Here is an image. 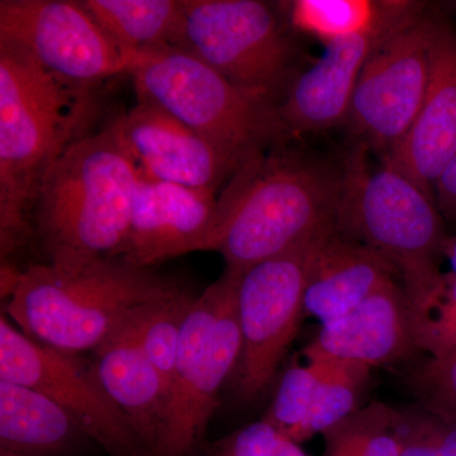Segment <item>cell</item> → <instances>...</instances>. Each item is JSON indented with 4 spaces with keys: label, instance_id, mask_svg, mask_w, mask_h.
<instances>
[{
    "label": "cell",
    "instance_id": "9c48e42d",
    "mask_svg": "<svg viewBox=\"0 0 456 456\" xmlns=\"http://www.w3.org/2000/svg\"><path fill=\"white\" fill-rule=\"evenodd\" d=\"M336 228L239 274L237 314L242 347L233 388L240 401H256L274 379L305 316V290L312 261L323 240Z\"/></svg>",
    "mask_w": 456,
    "mask_h": 456
},
{
    "label": "cell",
    "instance_id": "9a60e30c",
    "mask_svg": "<svg viewBox=\"0 0 456 456\" xmlns=\"http://www.w3.org/2000/svg\"><path fill=\"white\" fill-rule=\"evenodd\" d=\"M424 7L408 3L401 13L377 28L325 45V53L308 70L294 77L279 104L289 134L296 136L330 130L347 123L351 101L365 62L387 36Z\"/></svg>",
    "mask_w": 456,
    "mask_h": 456
},
{
    "label": "cell",
    "instance_id": "d4e9b609",
    "mask_svg": "<svg viewBox=\"0 0 456 456\" xmlns=\"http://www.w3.org/2000/svg\"><path fill=\"white\" fill-rule=\"evenodd\" d=\"M196 297L189 289L183 290L150 307L137 323L141 346L167 386L175 368L183 326Z\"/></svg>",
    "mask_w": 456,
    "mask_h": 456
},
{
    "label": "cell",
    "instance_id": "8992f818",
    "mask_svg": "<svg viewBox=\"0 0 456 456\" xmlns=\"http://www.w3.org/2000/svg\"><path fill=\"white\" fill-rule=\"evenodd\" d=\"M137 101L149 102L246 159L290 137L277 99L236 86L180 47L126 55Z\"/></svg>",
    "mask_w": 456,
    "mask_h": 456
},
{
    "label": "cell",
    "instance_id": "f546056e",
    "mask_svg": "<svg viewBox=\"0 0 456 456\" xmlns=\"http://www.w3.org/2000/svg\"><path fill=\"white\" fill-rule=\"evenodd\" d=\"M412 387L421 406L456 421V354L419 365L413 370Z\"/></svg>",
    "mask_w": 456,
    "mask_h": 456
},
{
    "label": "cell",
    "instance_id": "7a4b0ae2",
    "mask_svg": "<svg viewBox=\"0 0 456 456\" xmlns=\"http://www.w3.org/2000/svg\"><path fill=\"white\" fill-rule=\"evenodd\" d=\"M344 169L297 152L256 155L231 179L208 251L241 274L338 227Z\"/></svg>",
    "mask_w": 456,
    "mask_h": 456
},
{
    "label": "cell",
    "instance_id": "5b68a950",
    "mask_svg": "<svg viewBox=\"0 0 456 456\" xmlns=\"http://www.w3.org/2000/svg\"><path fill=\"white\" fill-rule=\"evenodd\" d=\"M342 169L338 230L382 254L397 270L411 312L421 310L444 277L440 261L449 236L436 203L387 165L369 170L362 146Z\"/></svg>",
    "mask_w": 456,
    "mask_h": 456
},
{
    "label": "cell",
    "instance_id": "e0dca14e",
    "mask_svg": "<svg viewBox=\"0 0 456 456\" xmlns=\"http://www.w3.org/2000/svg\"><path fill=\"white\" fill-rule=\"evenodd\" d=\"M416 346L412 312L403 287L386 281L344 316L323 323L305 360L336 359L383 367L408 358Z\"/></svg>",
    "mask_w": 456,
    "mask_h": 456
},
{
    "label": "cell",
    "instance_id": "6da1fadb",
    "mask_svg": "<svg viewBox=\"0 0 456 456\" xmlns=\"http://www.w3.org/2000/svg\"><path fill=\"white\" fill-rule=\"evenodd\" d=\"M86 90L49 73L28 51L0 38V248L2 263L32 240V217L51 165L79 139Z\"/></svg>",
    "mask_w": 456,
    "mask_h": 456
},
{
    "label": "cell",
    "instance_id": "4316f807",
    "mask_svg": "<svg viewBox=\"0 0 456 456\" xmlns=\"http://www.w3.org/2000/svg\"><path fill=\"white\" fill-rule=\"evenodd\" d=\"M399 456H456V421L424 406L393 410Z\"/></svg>",
    "mask_w": 456,
    "mask_h": 456
},
{
    "label": "cell",
    "instance_id": "f1b7e54d",
    "mask_svg": "<svg viewBox=\"0 0 456 456\" xmlns=\"http://www.w3.org/2000/svg\"><path fill=\"white\" fill-rule=\"evenodd\" d=\"M209 456H310L266 419L254 422L216 441Z\"/></svg>",
    "mask_w": 456,
    "mask_h": 456
},
{
    "label": "cell",
    "instance_id": "484cf974",
    "mask_svg": "<svg viewBox=\"0 0 456 456\" xmlns=\"http://www.w3.org/2000/svg\"><path fill=\"white\" fill-rule=\"evenodd\" d=\"M321 374V360H307L305 364L294 362L281 377L272 404L263 419L294 441L310 415Z\"/></svg>",
    "mask_w": 456,
    "mask_h": 456
},
{
    "label": "cell",
    "instance_id": "ac0fdd59",
    "mask_svg": "<svg viewBox=\"0 0 456 456\" xmlns=\"http://www.w3.org/2000/svg\"><path fill=\"white\" fill-rule=\"evenodd\" d=\"M141 316L90 354L108 395L151 456L163 431L169 386L141 346Z\"/></svg>",
    "mask_w": 456,
    "mask_h": 456
},
{
    "label": "cell",
    "instance_id": "7402d4cb",
    "mask_svg": "<svg viewBox=\"0 0 456 456\" xmlns=\"http://www.w3.org/2000/svg\"><path fill=\"white\" fill-rule=\"evenodd\" d=\"M410 2L297 0L290 3L289 25L327 45L377 28L397 16Z\"/></svg>",
    "mask_w": 456,
    "mask_h": 456
},
{
    "label": "cell",
    "instance_id": "52a82bcc",
    "mask_svg": "<svg viewBox=\"0 0 456 456\" xmlns=\"http://www.w3.org/2000/svg\"><path fill=\"white\" fill-rule=\"evenodd\" d=\"M239 274L224 270L191 303L170 380L167 416L151 456H189L200 445L241 355Z\"/></svg>",
    "mask_w": 456,
    "mask_h": 456
},
{
    "label": "cell",
    "instance_id": "44dd1931",
    "mask_svg": "<svg viewBox=\"0 0 456 456\" xmlns=\"http://www.w3.org/2000/svg\"><path fill=\"white\" fill-rule=\"evenodd\" d=\"M125 55L176 46L182 0H82Z\"/></svg>",
    "mask_w": 456,
    "mask_h": 456
},
{
    "label": "cell",
    "instance_id": "8fae6325",
    "mask_svg": "<svg viewBox=\"0 0 456 456\" xmlns=\"http://www.w3.org/2000/svg\"><path fill=\"white\" fill-rule=\"evenodd\" d=\"M0 380L28 387L60 404L112 456H147L130 422L110 399L92 358L33 340L0 318Z\"/></svg>",
    "mask_w": 456,
    "mask_h": 456
},
{
    "label": "cell",
    "instance_id": "ffe728a7",
    "mask_svg": "<svg viewBox=\"0 0 456 456\" xmlns=\"http://www.w3.org/2000/svg\"><path fill=\"white\" fill-rule=\"evenodd\" d=\"M86 441L77 419L53 399L0 380V456H66Z\"/></svg>",
    "mask_w": 456,
    "mask_h": 456
},
{
    "label": "cell",
    "instance_id": "4dcf8cb0",
    "mask_svg": "<svg viewBox=\"0 0 456 456\" xmlns=\"http://www.w3.org/2000/svg\"><path fill=\"white\" fill-rule=\"evenodd\" d=\"M434 197L440 213L456 220V155L440 174L435 184Z\"/></svg>",
    "mask_w": 456,
    "mask_h": 456
},
{
    "label": "cell",
    "instance_id": "4fadbf2b",
    "mask_svg": "<svg viewBox=\"0 0 456 456\" xmlns=\"http://www.w3.org/2000/svg\"><path fill=\"white\" fill-rule=\"evenodd\" d=\"M110 128L137 173L159 182L217 191L250 160L206 139L149 102L137 101Z\"/></svg>",
    "mask_w": 456,
    "mask_h": 456
},
{
    "label": "cell",
    "instance_id": "277c9868",
    "mask_svg": "<svg viewBox=\"0 0 456 456\" xmlns=\"http://www.w3.org/2000/svg\"><path fill=\"white\" fill-rule=\"evenodd\" d=\"M185 289L175 279L118 257L75 269L35 263L20 270L4 314L33 340L86 354Z\"/></svg>",
    "mask_w": 456,
    "mask_h": 456
},
{
    "label": "cell",
    "instance_id": "2e32d148",
    "mask_svg": "<svg viewBox=\"0 0 456 456\" xmlns=\"http://www.w3.org/2000/svg\"><path fill=\"white\" fill-rule=\"evenodd\" d=\"M456 155V28L441 17L424 103L403 140L383 164L397 170L435 200L440 174Z\"/></svg>",
    "mask_w": 456,
    "mask_h": 456
},
{
    "label": "cell",
    "instance_id": "d6986e66",
    "mask_svg": "<svg viewBox=\"0 0 456 456\" xmlns=\"http://www.w3.org/2000/svg\"><path fill=\"white\" fill-rule=\"evenodd\" d=\"M397 277V270L382 254L336 228L323 240L312 261L305 290V316L317 318L322 325L331 322Z\"/></svg>",
    "mask_w": 456,
    "mask_h": 456
},
{
    "label": "cell",
    "instance_id": "3957f363",
    "mask_svg": "<svg viewBox=\"0 0 456 456\" xmlns=\"http://www.w3.org/2000/svg\"><path fill=\"white\" fill-rule=\"evenodd\" d=\"M140 175L110 126L80 136L51 165L32 217L44 261L62 269L112 259L130 227Z\"/></svg>",
    "mask_w": 456,
    "mask_h": 456
},
{
    "label": "cell",
    "instance_id": "30bf717a",
    "mask_svg": "<svg viewBox=\"0 0 456 456\" xmlns=\"http://www.w3.org/2000/svg\"><path fill=\"white\" fill-rule=\"evenodd\" d=\"M441 17L422 8L387 36L365 62L347 119L362 147L382 150L386 156L410 131L430 83Z\"/></svg>",
    "mask_w": 456,
    "mask_h": 456
},
{
    "label": "cell",
    "instance_id": "7c38bea8",
    "mask_svg": "<svg viewBox=\"0 0 456 456\" xmlns=\"http://www.w3.org/2000/svg\"><path fill=\"white\" fill-rule=\"evenodd\" d=\"M0 38L20 45L77 89L127 71V57L82 2L2 0Z\"/></svg>",
    "mask_w": 456,
    "mask_h": 456
},
{
    "label": "cell",
    "instance_id": "1f68e13d",
    "mask_svg": "<svg viewBox=\"0 0 456 456\" xmlns=\"http://www.w3.org/2000/svg\"><path fill=\"white\" fill-rule=\"evenodd\" d=\"M444 256L450 261L452 273L456 274V236L448 237L445 244V250H444Z\"/></svg>",
    "mask_w": 456,
    "mask_h": 456
},
{
    "label": "cell",
    "instance_id": "5bb4252c",
    "mask_svg": "<svg viewBox=\"0 0 456 456\" xmlns=\"http://www.w3.org/2000/svg\"><path fill=\"white\" fill-rule=\"evenodd\" d=\"M218 215L216 191L140 175L130 227L116 257L154 268L180 255L208 251Z\"/></svg>",
    "mask_w": 456,
    "mask_h": 456
},
{
    "label": "cell",
    "instance_id": "cb8c5ba5",
    "mask_svg": "<svg viewBox=\"0 0 456 456\" xmlns=\"http://www.w3.org/2000/svg\"><path fill=\"white\" fill-rule=\"evenodd\" d=\"M393 410L382 402L360 407L322 435L325 452L334 456H399Z\"/></svg>",
    "mask_w": 456,
    "mask_h": 456
},
{
    "label": "cell",
    "instance_id": "83f0119b",
    "mask_svg": "<svg viewBox=\"0 0 456 456\" xmlns=\"http://www.w3.org/2000/svg\"><path fill=\"white\" fill-rule=\"evenodd\" d=\"M417 349L431 359L456 354V274L444 273L436 293L421 310L412 312Z\"/></svg>",
    "mask_w": 456,
    "mask_h": 456
},
{
    "label": "cell",
    "instance_id": "603a6c76",
    "mask_svg": "<svg viewBox=\"0 0 456 456\" xmlns=\"http://www.w3.org/2000/svg\"><path fill=\"white\" fill-rule=\"evenodd\" d=\"M322 374L310 415L297 434L296 443L323 435L358 411L370 382L371 368L345 360L321 359Z\"/></svg>",
    "mask_w": 456,
    "mask_h": 456
},
{
    "label": "cell",
    "instance_id": "ba28073f",
    "mask_svg": "<svg viewBox=\"0 0 456 456\" xmlns=\"http://www.w3.org/2000/svg\"><path fill=\"white\" fill-rule=\"evenodd\" d=\"M175 47L236 86L279 103L298 75V51L288 27L272 5L259 0H182Z\"/></svg>",
    "mask_w": 456,
    "mask_h": 456
}]
</instances>
